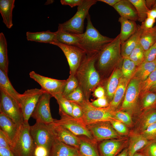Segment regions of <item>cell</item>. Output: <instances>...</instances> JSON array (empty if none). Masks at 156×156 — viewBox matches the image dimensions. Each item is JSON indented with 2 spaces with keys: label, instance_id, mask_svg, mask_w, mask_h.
<instances>
[{
  "label": "cell",
  "instance_id": "6da1fadb",
  "mask_svg": "<svg viewBox=\"0 0 156 156\" xmlns=\"http://www.w3.org/2000/svg\"><path fill=\"white\" fill-rule=\"evenodd\" d=\"M98 53L86 54L75 74L86 100H89L92 92L101 83V77L95 67Z\"/></svg>",
  "mask_w": 156,
  "mask_h": 156
},
{
  "label": "cell",
  "instance_id": "7a4b0ae2",
  "mask_svg": "<svg viewBox=\"0 0 156 156\" xmlns=\"http://www.w3.org/2000/svg\"><path fill=\"white\" fill-rule=\"evenodd\" d=\"M121 43L118 34L98 53L95 67L99 75L112 69L123 58L121 53Z\"/></svg>",
  "mask_w": 156,
  "mask_h": 156
},
{
  "label": "cell",
  "instance_id": "3957f363",
  "mask_svg": "<svg viewBox=\"0 0 156 156\" xmlns=\"http://www.w3.org/2000/svg\"><path fill=\"white\" fill-rule=\"evenodd\" d=\"M87 25L85 32L80 34V48L86 54L98 53L114 38L101 35L93 25L89 14L86 17Z\"/></svg>",
  "mask_w": 156,
  "mask_h": 156
},
{
  "label": "cell",
  "instance_id": "277c9868",
  "mask_svg": "<svg viewBox=\"0 0 156 156\" xmlns=\"http://www.w3.org/2000/svg\"><path fill=\"white\" fill-rule=\"evenodd\" d=\"M97 1V0H83L81 4L78 6L77 11L74 15L66 22L59 24L58 29L73 34H83L85 19L89 14L90 8Z\"/></svg>",
  "mask_w": 156,
  "mask_h": 156
},
{
  "label": "cell",
  "instance_id": "5b68a950",
  "mask_svg": "<svg viewBox=\"0 0 156 156\" xmlns=\"http://www.w3.org/2000/svg\"><path fill=\"white\" fill-rule=\"evenodd\" d=\"M81 107L83 113L82 117L78 119L84 125H87L98 122L111 121L116 120L114 112L108 107L99 108L92 106L89 100H84L78 103Z\"/></svg>",
  "mask_w": 156,
  "mask_h": 156
},
{
  "label": "cell",
  "instance_id": "8992f818",
  "mask_svg": "<svg viewBox=\"0 0 156 156\" xmlns=\"http://www.w3.org/2000/svg\"><path fill=\"white\" fill-rule=\"evenodd\" d=\"M30 127L28 122H24L19 128L11 150L15 156H35L36 146L30 135Z\"/></svg>",
  "mask_w": 156,
  "mask_h": 156
},
{
  "label": "cell",
  "instance_id": "52a82bcc",
  "mask_svg": "<svg viewBox=\"0 0 156 156\" xmlns=\"http://www.w3.org/2000/svg\"><path fill=\"white\" fill-rule=\"evenodd\" d=\"M0 90V112L11 118L19 128L24 122L20 104L3 90Z\"/></svg>",
  "mask_w": 156,
  "mask_h": 156
},
{
  "label": "cell",
  "instance_id": "ba28073f",
  "mask_svg": "<svg viewBox=\"0 0 156 156\" xmlns=\"http://www.w3.org/2000/svg\"><path fill=\"white\" fill-rule=\"evenodd\" d=\"M45 92L42 89L34 88L28 89L20 94V104L25 122H28L40 97Z\"/></svg>",
  "mask_w": 156,
  "mask_h": 156
},
{
  "label": "cell",
  "instance_id": "9c48e42d",
  "mask_svg": "<svg viewBox=\"0 0 156 156\" xmlns=\"http://www.w3.org/2000/svg\"><path fill=\"white\" fill-rule=\"evenodd\" d=\"M29 132L36 146L44 147L49 152L53 141L54 137L47 125L36 121L34 125L30 126Z\"/></svg>",
  "mask_w": 156,
  "mask_h": 156
},
{
  "label": "cell",
  "instance_id": "30bf717a",
  "mask_svg": "<svg viewBox=\"0 0 156 156\" xmlns=\"http://www.w3.org/2000/svg\"><path fill=\"white\" fill-rule=\"evenodd\" d=\"M51 44L57 46L62 51L69 64L70 75H75L86 54L85 51L78 47L57 42H53Z\"/></svg>",
  "mask_w": 156,
  "mask_h": 156
},
{
  "label": "cell",
  "instance_id": "8fae6325",
  "mask_svg": "<svg viewBox=\"0 0 156 156\" xmlns=\"http://www.w3.org/2000/svg\"><path fill=\"white\" fill-rule=\"evenodd\" d=\"M29 75L31 78L40 84L41 89L51 95L52 97L62 94L66 80H58L44 77L34 71H31Z\"/></svg>",
  "mask_w": 156,
  "mask_h": 156
},
{
  "label": "cell",
  "instance_id": "7c38bea8",
  "mask_svg": "<svg viewBox=\"0 0 156 156\" xmlns=\"http://www.w3.org/2000/svg\"><path fill=\"white\" fill-rule=\"evenodd\" d=\"M52 97L49 93L45 92L40 97L31 116L36 121L48 124L54 122L51 114L50 99Z\"/></svg>",
  "mask_w": 156,
  "mask_h": 156
},
{
  "label": "cell",
  "instance_id": "4fadbf2b",
  "mask_svg": "<svg viewBox=\"0 0 156 156\" xmlns=\"http://www.w3.org/2000/svg\"><path fill=\"white\" fill-rule=\"evenodd\" d=\"M86 127L94 139L98 142L102 140L114 139L118 135L110 121H102L91 123Z\"/></svg>",
  "mask_w": 156,
  "mask_h": 156
},
{
  "label": "cell",
  "instance_id": "5bb4252c",
  "mask_svg": "<svg viewBox=\"0 0 156 156\" xmlns=\"http://www.w3.org/2000/svg\"><path fill=\"white\" fill-rule=\"evenodd\" d=\"M53 137L59 141L78 150L80 138L65 127L54 122L47 124Z\"/></svg>",
  "mask_w": 156,
  "mask_h": 156
},
{
  "label": "cell",
  "instance_id": "9a60e30c",
  "mask_svg": "<svg viewBox=\"0 0 156 156\" xmlns=\"http://www.w3.org/2000/svg\"><path fill=\"white\" fill-rule=\"evenodd\" d=\"M60 116V119H55L54 122L67 128L77 136H85L95 140L86 126L78 119L68 115H62Z\"/></svg>",
  "mask_w": 156,
  "mask_h": 156
},
{
  "label": "cell",
  "instance_id": "2e32d148",
  "mask_svg": "<svg viewBox=\"0 0 156 156\" xmlns=\"http://www.w3.org/2000/svg\"><path fill=\"white\" fill-rule=\"evenodd\" d=\"M0 128L12 147L17 136L19 128L11 118L0 112Z\"/></svg>",
  "mask_w": 156,
  "mask_h": 156
},
{
  "label": "cell",
  "instance_id": "e0dca14e",
  "mask_svg": "<svg viewBox=\"0 0 156 156\" xmlns=\"http://www.w3.org/2000/svg\"><path fill=\"white\" fill-rule=\"evenodd\" d=\"M140 81L137 78L132 79L129 84L122 105V108L133 107L137 102L140 89Z\"/></svg>",
  "mask_w": 156,
  "mask_h": 156
},
{
  "label": "cell",
  "instance_id": "ac0fdd59",
  "mask_svg": "<svg viewBox=\"0 0 156 156\" xmlns=\"http://www.w3.org/2000/svg\"><path fill=\"white\" fill-rule=\"evenodd\" d=\"M48 156H79L78 150L56 139L48 152Z\"/></svg>",
  "mask_w": 156,
  "mask_h": 156
},
{
  "label": "cell",
  "instance_id": "d6986e66",
  "mask_svg": "<svg viewBox=\"0 0 156 156\" xmlns=\"http://www.w3.org/2000/svg\"><path fill=\"white\" fill-rule=\"evenodd\" d=\"M113 7L120 17L135 22L138 21L136 10L129 0H120Z\"/></svg>",
  "mask_w": 156,
  "mask_h": 156
},
{
  "label": "cell",
  "instance_id": "ffe728a7",
  "mask_svg": "<svg viewBox=\"0 0 156 156\" xmlns=\"http://www.w3.org/2000/svg\"><path fill=\"white\" fill-rule=\"evenodd\" d=\"M80 142L78 150L79 156H101L98 142L85 136H79Z\"/></svg>",
  "mask_w": 156,
  "mask_h": 156
},
{
  "label": "cell",
  "instance_id": "44dd1931",
  "mask_svg": "<svg viewBox=\"0 0 156 156\" xmlns=\"http://www.w3.org/2000/svg\"><path fill=\"white\" fill-rule=\"evenodd\" d=\"M122 144L119 141L114 139L105 140L98 143L101 156H117L121 149Z\"/></svg>",
  "mask_w": 156,
  "mask_h": 156
},
{
  "label": "cell",
  "instance_id": "7402d4cb",
  "mask_svg": "<svg viewBox=\"0 0 156 156\" xmlns=\"http://www.w3.org/2000/svg\"><path fill=\"white\" fill-rule=\"evenodd\" d=\"M143 30L138 25L135 32L127 40L121 44V53L123 57H128L132 51L140 43V37Z\"/></svg>",
  "mask_w": 156,
  "mask_h": 156
},
{
  "label": "cell",
  "instance_id": "603a6c76",
  "mask_svg": "<svg viewBox=\"0 0 156 156\" xmlns=\"http://www.w3.org/2000/svg\"><path fill=\"white\" fill-rule=\"evenodd\" d=\"M122 75V71L120 69L118 68L115 69L106 83L104 89L105 96L108 101H109V103L113 99Z\"/></svg>",
  "mask_w": 156,
  "mask_h": 156
},
{
  "label": "cell",
  "instance_id": "cb8c5ba5",
  "mask_svg": "<svg viewBox=\"0 0 156 156\" xmlns=\"http://www.w3.org/2000/svg\"><path fill=\"white\" fill-rule=\"evenodd\" d=\"M14 0H0V12L3 22L8 29L13 25L12 11L14 7Z\"/></svg>",
  "mask_w": 156,
  "mask_h": 156
},
{
  "label": "cell",
  "instance_id": "d4e9b609",
  "mask_svg": "<svg viewBox=\"0 0 156 156\" xmlns=\"http://www.w3.org/2000/svg\"><path fill=\"white\" fill-rule=\"evenodd\" d=\"M26 35L28 41L51 44L56 42V31L52 32L49 30L36 32L27 31Z\"/></svg>",
  "mask_w": 156,
  "mask_h": 156
},
{
  "label": "cell",
  "instance_id": "484cf974",
  "mask_svg": "<svg viewBox=\"0 0 156 156\" xmlns=\"http://www.w3.org/2000/svg\"><path fill=\"white\" fill-rule=\"evenodd\" d=\"M121 25V31L119 34L121 44L127 40L136 31L138 25L135 21L122 17L118 19Z\"/></svg>",
  "mask_w": 156,
  "mask_h": 156
},
{
  "label": "cell",
  "instance_id": "4316f807",
  "mask_svg": "<svg viewBox=\"0 0 156 156\" xmlns=\"http://www.w3.org/2000/svg\"><path fill=\"white\" fill-rule=\"evenodd\" d=\"M56 32V42L66 45L74 46L80 48V34L70 33L59 29Z\"/></svg>",
  "mask_w": 156,
  "mask_h": 156
},
{
  "label": "cell",
  "instance_id": "83f0119b",
  "mask_svg": "<svg viewBox=\"0 0 156 156\" xmlns=\"http://www.w3.org/2000/svg\"><path fill=\"white\" fill-rule=\"evenodd\" d=\"M0 90L10 96L20 104L19 93L12 86L8 77V74L0 69Z\"/></svg>",
  "mask_w": 156,
  "mask_h": 156
},
{
  "label": "cell",
  "instance_id": "f1b7e54d",
  "mask_svg": "<svg viewBox=\"0 0 156 156\" xmlns=\"http://www.w3.org/2000/svg\"><path fill=\"white\" fill-rule=\"evenodd\" d=\"M128 80L127 79L123 77H122L120 79L113 99L109 103V106L107 107L113 112H114V110L118 107L124 96Z\"/></svg>",
  "mask_w": 156,
  "mask_h": 156
},
{
  "label": "cell",
  "instance_id": "f546056e",
  "mask_svg": "<svg viewBox=\"0 0 156 156\" xmlns=\"http://www.w3.org/2000/svg\"><path fill=\"white\" fill-rule=\"evenodd\" d=\"M156 42V26L143 31L140 37V43L144 51L153 45Z\"/></svg>",
  "mask_w": 156,
  "mask_h": 156
},
{
  "label": "cell",
  "instance_id": "4dcf8cb0",
  "mask_svg": "<svg viewBox=\"0 0 156 156\" xmlns=\"http://www.w3.org/2000/svg\"><path fill=\"white\" fill-rule=\"evenodd\" d=\"M8 65L7 42L4 34L1 32L0 33V69L8 74Z\"/></svg>",
  "mask_w": 156,
  "mask_h": 156
},
{
  "label": "cell",
  "instance_id": "1f68e13d",
  "mask_svg": "<svg viewBox=\"0 0 156 156\" xmlns=\"http://www.w3.org/2000/svg\"><path fill=\"white\" fill-rule=\"evenodd\" d=\"M135 76L137 79L142 82L145 81L155 69L156 63L155 61L152 62L143 61L138 66Z\"/></svg>",
  "mask_w": 156,
  "mask_h": 156
},
{
  "label": "cell",
  "instance_id": "d6a6232c",
  "mask_svg": "<svg viewBox=\"0 0 156 156\" xmlns=\"http://www.w3.org/2000/svg\"><path fill=\"white\" fill-rule=\"evenodd\" d=\"M150 142L144 136L137 135L131 139L128 149V156H132L140 150L145 147Z\"/></svg>",
  "mask_w": 156,
  "mask_h": 156
},
{
  "label": "cell",
  "instance_id": "836d02e7",
  "mask_svg": "<svg viewBox=\"0 0 156 156\" xmlns=\"http://www.w3.org/2000/svg\"><path fill=\"white\" fill-rule=\"evenodd\" d=\"M54 97L58 104L60 115H63L72 116V107L70 102L62 94L56 95Z\"/></svg>",
  "mask_w": 156,
  "mask_h": 156
},
{
  "label": "cell",
  "instance_id": "e575fe53",
  "mask_svg": "<svg viewBox=\"0 0 156 156\" xmlns=\"http://www.w3.org/2000/svg\"><path fill=\"white\" fill-rule=\"evenodd\" d=\"M134 6L137 13L138 21L142 22L146 18L149 10L145 0H129Z\"/></svg>",
  "mask_w": 156,
  "mask_h": 156
},
{
  "label": "cell",
  "instance_id": "d590c367",
  "mask_svg": "<svg viewBox=\"0 0 156 156\" xmlns=\"http://www.w3.org/2000/svg\"><path fill=\"white\" fill-rule=\"evenodd\" d=\"M136 66L135 64L128 57L123 58L121 70L123 77L129 79L135 70Z\"/></svg>",
  "mask_w": 156,
  "mask_h": 156
},
{
  "label": "cell",
  "instance_id": "8d00e7d4",
  "mask_svg": "<svg viewBox=\"0 0 156 156\" xmlns=\"http://www.w3.org/2000/svg\"><path fill=\"white\" fill-rule=\"evenodd\" d=\"M79 87L78 81L75 75L70 74L66 80V82L62 95L66 96Z\"/></svg>",
  "mask_w": 156,
  "mask_h": 156
},
{
  "label": "cell",
  "instance_id": "74e56055",
  "mask_svg": "<svg viewBox=\"0 0 156 156\" xmlns=\"http://www.w3.org/2000/svg\"><path fill=\"white\" fill-rule=\"evenodd\" d=\"M144 51L139 43L132 51L128 57L136 66H139L144 61Z\"/></svg>",
  "mask_w": 156,
  "mask_h": 156
},
{
  "label": "cell",
  "instance_id": "f35d334b",
  "mask_svg": "<svg viewBox=\"0 0 156 156\" xmlns=\"http://www.w3.org/2000/svg\"><path fill=\"white\" fill-rule=\"evenodd\" d=\"M156 81V68L148 78L144 81L141 86V89L144 93H148L150 90L152 85Z\"/></svg>",
  "mask_w": 156,
  "mask_h": 156
},
{
  "label": "cell",
  "instance_id": "ab89813d",
  "mask_svg": "<svg viewBox=\"0 0 156 156\" xmlns=\"http://www.w3.org/2000/svg\"><path fill=\"white\" fill-rule=\"evenodd\" d=\"M65 97L70 102H74L77 103L82 102L85 99L83 93L79 87Z\"/></svg>",
  "mask_w": 156,
  "mask_h": 156
},
{
  "label": "cell",
  "instance_id": "60d3db41",
  "mask_svg": "<svg viewBox=\"0 0 156 156\" xmlns=\"http://www.w3.org/2000/svg\"><path fill=\"white\" fill-rule=\"evenodd\" d=\"M156 103V92H150L145 95L143 100V106L144 108L153 106Z\"/></svg>",
  "mask_w": 156,
  "mask_h": 156
},
{
  "label": "cell",
  "instance_id": "b9f144b4",
  "mask_svg": "<svg viewBox=\"0 0 156 156\" xmlns=\"http://www.w3.org/2000/svg\"><path fill=\"white\" fill-rule=\"evenodd\" d=\"M114 116L116 120H118L127 125H129L131 123V117L126 112L122 111L114 112Z\"/></svg>",
  "mask_w": 156,
  "mask_h": 156
},
{
  "label": "cell",
  "instance_id": "7bdbcfd3",
  "mask_svg": "<svg viewBox=\"0 0 156 156\" xmlns=\"http://www.w3.org/2000/svg\"><path fill=\"white\" fill-rule=\"evenodd\" d=\"M156 58V46L154 44L144 51V61L152 62Z\"/></svg>",
  "mask_w": 156,
  "mask_h": 156
},
{
  "label": "cell",
  "instance_id": "ee69618b",
  "mask_svg": "<svg viewBox=\"0 0 156 156\" xmlns=\"http://www.w3.org/2000/svg\"><path fill=\"white\" fill-rule=\"evenodd\" d=\"M140 153L145 156H156V142H150Z\"/></svg>",
  "mask_w": 156,
  "mask_h": 156
},
{
  "label": "cell",
  "instance_id": "f6af8a7d",
  "mask_svg": "<svg viewBox=\"0 0 156 156\" xmlns=\"http://www.w3.org/2000/svg\"><path fill=\"white\" fill-rule=\"evenodd\" d=\"M144 134L148 140H153L156 138V122L148 127L144 130Z\"/></svg>",
  "mask_w": 156,
  "mask_h": 156
},
{
  "label": "cell",
  "instance_id": "bcb514c9",
  "mask_svg": "<svg viewBox=\"0 0 156 156\" xmlns=\"http://www.w3.org/2000/svg\"><path fill=\"white\" fill-rule=\"evenodd\" d=\"M72 107V116L74 118L79 119L83 116V113L80 106L77 103L70 102Z\"/></svg>",
  "mask_w": 156,
  "mask_h": 156
},
{
  "label": "cell",
  "instance_id": "7dc6e473",
  "mask_svg": "<svg viewBox=\"0 0 156 156\" xmlns=\"http://www.w3.org/2000/svg\"><path fill=\"white\" fill-rule=\"evenodd\" d=\"M110 122L116 131L122 134H125L127 132V128L123 123L118 120H112Z\"/></svg>",
  "mask_w": 156,
  "mask_h": 156
},
{
  "label": "cell",
  "instance_id": "c3c4849f",
  "mask_svg": "<svg viewBox=\"0 0 156 156\" xmlns=\"http://www.w3.org/2000/svg\"><path fill=\"white\" fill-rule=\"evenodd\" d=\"M156 122V111H152L147 115L144 120L143 125L144 130L150 125Z\"/></svg>",
  "mask_w": 156,
  "mask_h": 156
},
{
  "label": "cell",
  "instance_id": "681fc988",
  "mask_svg": "<svg viewBox=\"0 0 156 156\" xmlns=\"http://www.w3.org/2000/svg\"><path fill=\"white\" fill-rule=\"evenodd\" d=\"M91 105L96 107L105 108L108 107L109 103L106 96L102 97L97 98L91 102Z\"/></svg>",
  "mask_w": 156,
  "mask_h": 156
},
{
  "label": "cell",
  "instance_id": "f907efd6",
  "mask_svg": "<svg viewBox=\"0 0 156 156\" xmlns=\"http://www.w3.org/2000/svg\"><path fill=\"white\" fill-rule=\"evenodd\" d=\"M155 19L147 17L145 20L140 25L143 30L149 29L153 28Z\"/></svg>",
  "mask_w": 156,
  "mask_h": 156
},
{
  "label": "cell",
  "instance_id": "816d5d0a",
  "mask_svg": "<svg viewBox=\"0 0 156 156\" xmlns=\"http://www.w3.org/2000/svg\"><path fill=\"white\" fill-rule=\"evenodd\" d=\"M0 147L11 149L12 146L6 136L0 130Z\"/></svg>",
  "mask_w": 156,
  "mask_h": 156
},
{
  "label": "cell",
  "instance_id": "f5cc1de1",
  "mask_svg": "<svg viewBox=\"0 0 156 156\" xmlns=\"http://www.w3.org/2000/svg\"><path fill=\"white\" fill-rule=\"evenodd\" d=\"M83 0H61L60 2L63 5H68L71 8L78 6L81 5Z\"/></svg>",
  "mask_w": 156,
  "mask_h": 156
},
{
  "label": "cell",
  "instance_id": "db71d44e",
  "mask_svg": "<svg viewBox=\"0 0 156 156\" xmlns=\"http://www.w3.org/2000/svg\"><path fill=\"white\" fill-rule=\"evenodd\" d=\"M93 94L94 96L97 99L105 96V92L104 88L101 86H99L94 90Z\"/></svg>",
  "mask_w": 156,
  "mask_h": 156
},
{
  "label": "cell",
  "instance_id": "11a10c76",
  "mask_svg": "<svg viewBox=\"0 0 156 156\" xmlns=\"http://www.w3.org/2000/svg\"><path fill=\"white\" fill-rule=\"evenodd\" d=\"M48 151L45 147L36 146L35 150V156H48Z\"/></svg>",
  "mask_w": 156,
  "mask_h": 156
},
{
  "label": "cell",
  "instance_id": "9f6ffc18",
  "mask_svg": "<svg viewBox=\"0 0 156 156\" xmlns=\"http://www.w3.org/2000/svg\"><path fill=\"white\" fill-rule=\"evenodd\" d=\"M0 156H15L9 149L0 147Z\"/></svg>",
  "mask_w": 156,
  "mask_h": 156
},
{
  "label": "cell",
  "instance_id": "6f0895ef",
  "mask_svg": "<svg viewBox=\"0 0 156 156\" xmlns=\"http://www.w3.org/2000/svg\"><path fill=\"white\" fill-rule=\"evenodd\" d=\"M147 17L155 19L156 18V3L154 7L148 11Z\"/></svg>",
  "mask_w": 156,
  "mask_h": 156
},
{
  "label": "cell",
  "instance_id": "680465c9",
  "mask_svg": "<svg viewBox=\"0 0 156 156\" xmlns=\"http://www.w3.org/2000/svg\"><path fill=\"white\" fill-rule=\"evenodd\" d=\"M120 0H98L97 1L105 3L113 7Z\"/></svg>",
  "mask_w": 156,
  "mask_h": 156
},
{
  "label": "cell",
  "instance_id": "91938a15",
  "mask_svg": "<svg viewBox=\"0 0 156 156\" xmlns=\"http://www.w3.org/2000/svg\"><path fill=\"white\" fill-rule=\"evenodd\" d=\"M146 1L147 7L149 10L154 7L156 3V0H146Z\"/></svg>",
  "mask_w": 156,
  "mask_h": 156
},
{
  "label": "cell",
  "instance_id": "94428289",
  "mask_svg": "<svg viewBox=\"0 0 156 156\" xmlns=\"http://www.w3.org/2000/svg\"><path fill=\"white\" fill-rule=\"evenodd\" d=\"M117 156H128V149H125Z\"/></svg>",
  "mask_w": 156,
  "mask_h": 156
},
{
  "label": "cell",
  "instance_id": "6125c7cd",
  "mask_svg": "<svg viewBox=\"0 0 156 156\" xmlns=\"http://www.w3.org/2000/svg\"><path fill=\"white\" fill-rule=\"evenodd\" d=\"M150 91L152 92H156V81L152 85L150 89Z\"/></svg>",
  "mask_w": 156,
  "mask_h": 156
},
{
  "label": "cell",
  "instance_id": "be15d7a7",
  "mask_svg": "<svg viewBox=\"0 0 156 156\" xmlns=\"http://www.w3.org/2000/svg\"><path fill=\"white\" fill-rule=\"evenodd\" d=\"M132 156H145L143 154L141 153L136 152L134 153Z\"/></svg>",
  "mask_w": 156,
  "mask_h": 156
},
{
  "label": "cell",
  "instance_id": "e7e4bbea",
  "mask_svg": "<svg viewBox=\"0 0 156 156\" xmlns=\"http://www.w3.org/2000/svg\"><path fill=\"white\" fill-rule=\"evenodd\" d=\"M156 46V42L154 44Z\"/></svg>",
  "mask_w": 156,
  "mask_h": 156
},
{
  "label": "cell",
  "instance_id": "03108f58",
  "mask_svg": "<svg viewBox=\"0 0 156 156\" xmlns=\"http://www.w3.org/2000/svg\"><path fill=\"white\" fill-rule=\"evenodd\" d=\"M155 61L156 63V58H155Z\"/></svg>",
  "mask_w": 156,
  "mask_h": 156
}]
</instances>
